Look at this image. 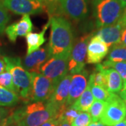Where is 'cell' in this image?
Instances as JSON below:
<instances>
[{
	"label": "cell",
	"instance_id": "24",
	"mask_svg": "<svg viewBox=\"0 0 126 126\" xmlns=\"http://www.w3.org/2000/svg\"><path fill=\"white\" fill-rule=\"evenodd\" d=\"M46 6L49 17L61 16V14H64L60 4V0H46Z\"/></svg>",
	"mask_w": 126,
	"mask_h": 126
},
{
	"label": "cell",
	"instance_id": "14",
	"mask_svg": "<svg viewBox=\"0 0 126 126\" xmlns=\"http://www.w3.org/2000/svg\"><path fill=\"white\" fill-rule=\"evenodd\" d=\"M33 30V24L29 15H24L22 18L13 23L5 29V32L9 39L15 43L18 36H26Z\"/></svg>",
	"mask_w": 126,
	"mask_h": 126
},
{
	"label": "cell",
	"instance_id": "3",
	"mask_svg": "<svg viewBox=\"0 0 126 126\" xmlns=\"http://www.w3.org/2000/svg\"><path fill=\"white\" fill-rule=\"evenodd\" d=\"M6 69L12 76V80L17 94L25 102L31 101L32 88V74L23 67L19 58L4 57Z\"/></svg>",
	"mask_w": 126,
	"mask_h": 126
},
{
	"label": "cell",
	"instance_id": "26",
	"mask_svg": "<svg viewBox=\"0 0 126 126\" xmlns=\"http://www.w3.org/2000/svg\"><path fill=\"white\" fill-rule=\"evenodd\" d=\"M0 86L8 90L16 93V90L15 86L13 83V80H12L11 74L8 69H5L4 71L0 74Z\"/></svg>",
	"mask_w": 126,
	"mask_h": 126
},
{
	"label": "cell",
	"instance_id": "16",
	"mask_svg": "<svg viewBox=\"0 0 126 126\" xmlns=\"http://www.w3.org/2000/svg\"><path fill=\"white\" fill-rule=\"evenodd\" d=\"M123 27L121 23L118 21L111 25L99 28L95 35L100 38L109 47L119 44Z\"/></svg>",
	"mask_w": 126,
	"mask_h": 126
},
{
	"label": "cell",
	"instance_id": "12",
	"mask_svg": "<svg viewBox=\"0 0 126 126\" xmlns=\"http://www.w3.org/2000/svg\"><path fill=\"white\" fill-rule=\"evenodd\" d=\"M50 58L48 46L38 49L27 55L23 61V67L31 73H40L41 67Z\"/></svg>",
	"mask_w": 126,
	"mask_h": 126
},
{
	"label": "cell",
	"instance_id": "4",
	"mask_svg": "<svg viewBox=\"0 0 126 126\" xmlns=\"http://www.w3.org/2000/svg\"><path fill=\"white\" fill-rule=\"evenodd\" d=\"M92 3L98 28L113 25L121 18L123 8L119 0H93Z\"/></svg>",
	"mask_w": 126,
	"mask_h": 126
},
{
	"label": "cell",
	"instance_id": "2",
	"mask_svg": "<svg viewBox=\"0 0 126 126\" xmlns=\"http://www.w3.org/2000/svg\"><path fill=\"white\" fill-rule=\"evenodd\" d=\"M49 20L50 36L48 46L50 58L71 53L74 46V35L70 23L62 16L49 17Z\"/></svg>",
	"mask_w": 126,
	"mask_h": 126
},
{
	"label": "cell",
	"instance_id": "10",
	"mask_svg": "<svg viewBox=\"0 0 126 126\" xmlns=\"http://www.w3.org/2000/svg\"><path fill=\"white\" fill-rule=\"evenodd\" d=\"M63 14L76 21L84 20L88 14L87 0H60Z\"/></svg>",
	"mask_w": 126,
	"mask_h": 126
},
{
	"label": "cell",
	"instance_id": "33",
	"mask_svg": "<svg viewBox=\"0 0 126 126\" xmlns=\"http://www.w3.org/2000/svg\"><path fill=\"white\" fill-rule=\"evenodd\" d=\"M41 126H57V123L55 119H50L44 123V124H42Z\"/></svg>",
	"mask_w": 126,
	"mask_h": 126
},
{
	"label": "cell",
	"instance_id": "36",
	"mask_svg": "<svg viewBox=\"0 0 126 126\" xmlns=\"http://www.w3.org/2000/svg\"><path fill=\"white\" fill-rule=\"evenodd\" d=\"M120 97L123 99H126V86H125L124 88H123L121 91L120 92Z\"/></svg>",
	"mask_w": 126,
	"mask_h": 126
},
{
	"label": "cell",
	"instance_id": "30",
	"mask_svg": "<svg viewBox=\"0 0 126 126\" xmlns=\"http://www.w3.org/2000/svg\"><path fill=\"white\" fill-rule=\"evenodd\" d=\"M119 44L126 46V26L123 28L121 36V40L119 42Z\"/></svg>",
	"mask_w": 126,
	"mask_h": 126
},
{
	"label": "cell",
	"instance_id": "8",
	"mask_svg": "<svg viewBox=\"0 0 126 126\" xmlns=\"http://www.w3.org/2000/svg\"><path fill=\"white\" fill-rule=\"evenodd\" d=\"M32 74V88L31 101L46 102L52 95L56 86V83L41 73Z\"/></svg>",
	"mask_w": 126,
	"mask_h": 126
},
{
	"label": "cell",
	"instance_id": "9",
	"mask_svg": "<svg viewBox=\"0 0 126 126\" xmlns=\"http://www.w3.org/2000/svg\"><path fill=\"white\" fill-rule=\"evenodd\" d=\"M6 9L18 15H34L46 11L44 4L34 0H0Z\"/></svg>",
	"mask_w": 126,
	"mask_h": 126
},
{
	"label": "cell",
	"instance_id": "6",
	"mask_svg": "<svg viewBox=\"0 0 126 126\" xmlns=\"http://www.w3.org/2000/svg\"><path fill=\"white\" fill-rule=\"evenodd\" d=\"M107 102L100 121L107 126H112L123 121L126 117V107L123 99L112 93Z\"/></svg>",
	"mask_w": 126,
	"mask_h": 126
},
{
	"label": "cell",
	"instance_id": "22",
	"mask_svg": "<svg viewBox=\"0 0 126 126\" xmlns=\"http://www.w3.org/2000/svg\"><path fill=\"white\" fill-rule=\"evenodd\" d=\"M102 65L104 69L112 68L113 69H115L122 78L123 83V88L126 86V61L114 63V62H111L107 60L105 62H104L103 64H102Z\"/></svg>",
	"mask_w": 126,
	"mask_h": 126
},
{
	"label": "cell",
	"instance_id": "13",
	"mask_svg": "<svg viewBox=\"0 0 126 126\" xmlns=\"http://www.w3.org/2000/svg\"><path fill=\"white\" fill-rule=\"evenodd\" d=\"M109 52V47L97 36H92L87 48L86 62L88 64L99 63Z\"/></svg>",
	"mask_w": 126,
	"mask_h": 126
},
{
	"label": "cell",
	"instance_id": "20",
	"mask_svg": "<svg viewBox=\"0 0 126 126\" xmlns=\"http://www.w3.org/2000/svg\"><path fill=\"white\" fill-rule=\"evenodd\" d=\"M18 94L0 86V107H13L19 102Z\"/></svg>",
	"mask_w": 126,
	"mask_h": 126
},
{
	"label": "cell",
	"instance_id": "7",
	"mask_svg": "<svg viewBox=\"0 0 126 126\" xmlns=\"http://www.w3.org/2000/svg\"><path fill=\"white\" fill-rule=\"evenodd\" d=\"M92 37V34H86L81 36L73 46L68 63V72L74 75L84 69L87 56V48Z\"/></svg>",
	"mask_w": 126,
	"mask_h": 126
},
{
	"label": "cell",
	"instance_id": "29",
	"mask_svg": "<svg viewBox=\"0 0 126 126\" xmlns=\"http://www.w3.org/2000/svg\"><path fill=\"white\" fill-rule=\"evenodd\" d=\"M11 111L0 107V126H8V119Z\"/></svg>",
	"mask_w": 126,
	"mask_h": 126
},
{
	"label": "cell",
	"instance_id": "21",
	"mask_svg": "<svg viewBox=\"0 0 126 126\" xmlns=\"http://www.w3.org/2000/svg\"><path fill=\"white\" fill-rule=\"evenodd\" d=\"M107 60L114 63L126 61V46L119 44L113 46L109 53Z\"/></svg>",
	"mask_w": 126,
	"mask_h": 126
},
{
	"label": "cell",
	"instance_id": "19",
	"mask_svg": "<svg viewBox=\"0 0 126 126\" xmlns=\"http://www.w3.org/2000/svg\"><path fill=\"white\" fill-rule=\"evenodd\" d=\"M94 101V97L91 92V87L88 83L86 90L72 106L79 111H88Z\"/></svg>",
	"mask_w": 126,
	"mask_h": 126
},
{
	"label": "cell",
	"instance_id": "5",
	"mask_svg": "<svg viewBox=\"0 0 126 126\" xmlns=\"http://www.w3.org/2000/svg\"><path fill=\"white\" fill-rule=\"evenodd\" d=\"M70 54L65 53L50 58L41 67V74L58 84L67 74Z\"/></svg>",
	"mask_w": 126,
	"mask_h": 126
},
{
	"label": "cell",
	"instance_id": "17",
	"mask_svg": "<svg viewBox=\"0 0 126 126\" xmlns=\"http://www.w3.org/2000/svg\"><path fill=\"white\" fill-rule=\"evenodd\" d=\"M102 69L107 80V89L111 93H120L123 89V83L119 74L112 68L104 69L102 65Z\"/></svg>",
	"mask_w": 126,
	"mask_h": 126
},
{
	"label": "cell",
	"instance_id": "37",
	"mask_svg": "<svg viewBox=\"0 0 126 126\" xmlns=\"http://www.w3.org/2000/svg\"><path fill=\"white\" fill-rule=\"evenodd\" d=\"M112 126H126V118H125L121 122H120V123H118L117 124H116V125Z\"/></svg>",
	"mask_w": 126,
	"mask_h": 126
},
{
	"label": "cell",
	"instance_id": "28",
	"mask_svg": "<svg viewBox=\"0 0 126 126\" xmlns=\"http://www.w3.org/2000/svg\"><path fill=\"white\" fill-rule=\"evenodd\" d=\"M10 20V15L7 9L0 1V35L5 31L6 26Z\"/></svg>",
	"mask_w": 126,
	"mask_h": 126
},
{
	"label": "cell",
	"instance_id": "31",
	"mask_svg": "<svg viewBox=\"0 0 126 126\" xmlns=\"http://www.w3.org/2000/svg\"><path fill=\"white\" fill-rule=\"evenodd\" d=\"M119 21L121 23L123 27L126 26V6L123 9V14L121 19L119 20Z\"/></svg>",
	"mask_w": 126,
	"mask_h": 126
},
{
	"label": "cell",
	"instance_id": "1",
	"mask_svg": "<svg viewBox=\"0 0 126 126\" xmlns=\"http://www.w3.org/2000/svg\"><path fill=\"white\" fill-rule=\"evenodd\" d=\"M59 109L49 101L36 102L12 110L8 126H41L50 119H55Z\"/></svg>",
	"mask_w": 126,
	"mask_h": 126
},
{
	"label": "cell",
	"instance_id": "38",
	"mask_svg": "<svg viewBox=\"0 0 126 126\" xmlns=\"http://www.w3.org/2000/svg\"><path fill=\"white\" fill-rule=\"evenodd\" d=\"M119 1H120L121 4L122 5L123 8L124 9L126 6V0H119Z\"/></svg>",
	"mask_w": 126,
	"mask_h": 126
},
{
	"label": "cell",
	"instance_id": "40",
	"mask_svg": "<svg viewBox=\"0 0 126 126\" xmlns=\"http://www.w3.org/2000/svg\"><path fill=\"white\" fill-rule=\"evenodd\" d=\"M123 101H124V102H125V104H126V99H123Z\"/></svg>",
	"mask_w": 126,
	"mask_h": 126
},
{
	"label": "cell",
	"instance_id": "34",
	"mask_svg": "<svg viewBox=\"0 0 126 126\" xmlns=\"http://www.w3.org/2000/svg\"><path fill=\"white\" fill-rule=\"evenodd\" d=\"M6 69V64H5L4 58H0V74L4 72Z\"/></svg>",
	"mask_w": 126,
	"mask_h": 126
},
{
	"label": "cell",
	"instance_id": "25",
	"mask_svg": "<svg viewBox=\"0 0 126 126\" xmlns=\"http://www.w3.org/2000/svg\"><path fill=\"white\" fill-rule=\"evenodd\" d=\"M90 87H91L92 94L93 95L94 99L95 100H99V101H104V102H106V101L108 100L109 98L111 97V95L112 94L106 88L102 87V86H90Z\"/></svg>",
	"mask_w": 126,
	"mask_h": 126
},
{
	"label": "cell",
	"instance_id": "41",
	"mask_svg": "<svg viewBox=\"0 0 126 126\" xmlns=\"http://www.w3.org/2000/svg\"><path fill=\"white\" fill-rule=\"evenodd\" d=\"M0 55H1V51H0Z\"/></svg>",
	"mask_w": 126,
	"mask_h": 126
},
{
	"label": "cell",
	"instance_id": "18",
	"mask_svg": "<svg viewBox=\"0 0 126 126\" xmlns=\"http://www.w3.org/2000/svg\"><path fill=\"white\" fill-rule=\"evenodd\" d=\"M50 25V20L45 25L43 30L39 33L30 32L26 36V41L27 44V55H29L39 49L41 46H42L46 41L45 33L46 30Z\"/></svg>",
	"mask_w": 126,
	"mask_h": 126
},
{
	"label": "cell",
	"instance_id": "15",
	"mask_svg": "<svg viewBox=\"0 0 126 126\" xmlns=\"http://www.w3.org/2000/svg\"><path fill=\"white\" fill-rule=\"evenodd\" d=\"M72 76V74H67L59 82L52 95L48 100L57 107L59 110L63 107L65 106L67 103Z\"/></svg>",
	"mask_w": 126,
	"mask_h": 126
},
{
	"label": "cell",
	"instance_id": "35",
	"mask_svg": "<svg viewBox=\"0 0 126 126\" xmlns=\"http://www.w3.org/2000/svg\"><path fill=\"white\" fill-rule=\"evenodd\" d=\"M88 126H107L104 124H103L101 121H96V122H91L90 124Z\"/></svg>",
	"mask_w": 126,
	"mask_h": 126
},
{
	"label": "cell",
	"instance_id": "32",
	"mask_svg": "<svg viewBox=\"0 0 126 126\" xmlns=\"http://www.w3.org/2000/svg\"><path fill=\"white\" fill-rule=\"evenodd\" d=\"M55 121H56L57 126H71L70 123H69L68 122L63 119H57Z\"/></svg>",
	"mask_w": 126,
	"mask_h": 126
},
{
	"label": "cell",
	"instance_id": "27",
	"mask_svg": "<svg viewBox=\"0 0 126 126\" xmlns=\"http://www.w3.org/2000/svg\"><path fill=\"white\" fill-rule=\"evenodd\" d=\"M91 122L90 113L88 111H81L71 123V126H88Z\"/></svg>",
	"mask_w": 126,
	"mask_h": 126
},
{
	"label": "cell",
	"instance_id": "11",
	"mask_svg": "<svg viewBox=\"0 0 126 126\" xmlns=\"http://www.w3.org/2000/svg\"><path fill=\"white\" fill-rule=\"evenodd\" d=\"M88 72L83 69L80 73L72 76L66 105L72 106L86 90L88 86Z\"/></svg>",
	"mask_w": 126,
	"mask_h": 126
},
{
	"label": "cell",
	"instance_id": "23",
	"mask_svg": "<svg viewBox=\"0 0 126 126\" xmlns=\"http://www.w3.org/2000/svg\"><path fill=\"white\" fill-rule=\"evenodd\" d=\"M107 102L94 100L93 103L92 104L91 107L88 110V113H90V117L92 119V122L98 121L101 116L102 115L104 110L106 107Z\"/></svg>",
	"mask_w": 126,
	"mask_h": 126
},
{
	"label": "cell",
	"instance_id": "39",
	"mask_svg": "<svg viewBox=\"0 0 126 126\" xmlns=\"http://www.w3.org/2000/svg\"><path fill=\"white\" fill-rule=\"evenodd\" d=\"M34 1H39V2H41V3L44 4L45 5L46 4V0H34Z\"/></svg>",
	"mask_w": 126,
	"mask_h": 126
}]
</instances>
